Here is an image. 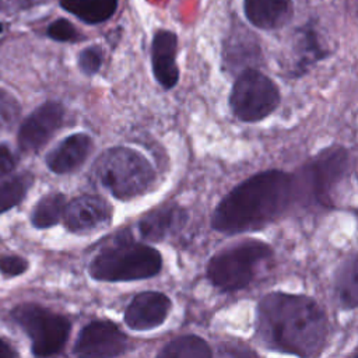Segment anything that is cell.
Wrapping results in <instances>:
<instances>
[{
	"instance_id": "1",
	"label": "cell",
	"mask_w": 358,
	"mask_h": 358,
	"mask_svg": "<svg viewBox=\"0 0 358 358\" xmlns=\"http://www.w3.org/2000/svg\"><path fill=\"white\" fill-rule=\"evenodd\" d=\"M327 330V317L310 296L275 291L257 305L256 336L268 350L316 357L324 348Z\"/></svg>"
},
{
	"instance_id": "2",
	"label": "cell",
	"mask_w": 358,
	"mask_h": 358,
	"mask_svg": "<svg viewBox=\"0 0 358 358\" xmlns=\"http://www.w3.org/2000/svg\"><path fill=\"white\" fill-rule=\"evenodd\" d=\"M294 201V175L268 169L252 175L225 194L211 215L221 234L257 231L275 221Z\"/></svg>"
},
{
	"instance_id": "3",
	"label": "cell",
	"mask_w": 358,
	"mask_h": 358,
	"mask_svg": "<svg viewBox=\"0 0 358 358\" xmlns=\"http://www.w3.org/2000/svg\"><path fill=\"white\" fill-rule=\"evenodd\" d=\"M91 175L98 185L122 201L147 193L155 182V171L148 159L126 145L105 150L95 159Z\"/></svg>"
},
{
	"instance_id": "4",
	"label": "cell",
	"mask_w": 358,
	"mask_h": 358,
	"mask_svg": "<svg viewBox=\"0 0 358 358\" xmlns=\"http://www.w3.org/2000/svg\"><path fill=\"white\" fill-rule=\"evenodd\" d=\"M162 268L161 253L145 243L122 239L101 249L88 266L95 281L129 282L151 278Z\"/></svg>"
},
{
	"instance_id": "5",
	"label": "cell",
	"mask_w": 358,
	"mask_h": 358,
	"mask_svg": "<svg viewBox=\"0 0 358 358\" xmlns=\"http://www.w3.org/2000/svg\"><path fill=\"white\" fill-rule=\"evenodd\" d=\"M350 169V152L331 145L319 152L308 165L294 175V201L329 207L333 193Z\"/></svg>"
},
{
	"instance_id": "6",
	"label": "cell",
	"mask_w": 358,
	"mask_h": 358,
	"mask_svg": "<svg viewBox=\"0 0 358 358\" xmlns=\"http://www.w3.org/2000/svg\"><path fill=\"white\" fill-rule=\"evenodd\" d=\"M271 257L273 249L268 243L246 239L211 256L206 274L215 288L225 292L239 291L253 281L257 267Z\"/></svg>"
},
{
	"instance_id": "7",
	"label": "cell",
	"mask_w": 358,
	"mask_h": 358,
	"mask_svg": "<svg viewBox=\"0 0 358 358\" xmlns=\"http://www.w3.org/2000/svg\"><path fill=\"white\" fill-rule=\"evenodd\" d=\"M277 84L255 67L242 70L232 84L229 108L232 115L245 123H256L270 116L280 105Z\"/></svg>"
},
{
	"instance_id": "8",
	"label": "cell",
	"mask_w": 358,
	"mask_h": 358,
	"mask_svg": "<svg viewBox=\"0 0 358 358\" xmlns=\"http://www.w3.org/2000/svg\"><path fill=\"white\" fill-rule=\"evenodd\" d=\"M14 320L31 338L32 354L50 357L59 354L70 336V320L36 303H22L13 310Z\"/></svg>"
},
{
	"instance_id": "9",
	"label": "cell",
	"mask_w": 358,
	"mask_h": 358,
	"mask_svg": "<svg viewBox=\"0 0 358 358\" xmlns=\"http://www.w3.org/2000/svg\"><path fill=\"white\" fill-rule=\"evenodd\" d=\"M129 338L109 320H92L78 333L73 354L78 357H119L129 350Z\"/></svg>"
},
{
	"instance_id": "10",
	"label": "cell",
	"mask_w": 358,
	"mask_h": 358,
	"mask_svg": "<svg viewBox=\"0 0 358 358\" xmlns=\"http://www.w3.org/2000/svg\"><path fill=\"white\" fill-rule=\"evenodd\" d=\"M64 119V108L56 101H48L36 108L21 124L18 145L22 151L32 152L42 148L59 130Z\"/></svg>"
},
{
	"instance_id": "11",
	"label": "cell",
	"mask_w": 358,
	"mask_h": 358,
	"mask_svg": "<svg viewBox=\"0 0 358 358\" xmlns=\"http://www.w3.org/2000/svg\"><path fill=\"white\" fill-rule=\"evenodd\" d=\"M63 220L70 232L88 234L109 225L112 206L101 196L83 194L66 204Z\"/></svg>"
},
{
	"instance_id": "12",
	"label": "cell",
	"mask_w": 358,
	"mask_h": 358,
	"mask_svg": "<svg viewBox=\"0 0 358 358\" xmlns=\"http://www.w3.org/2000/svg\"><path fill=\"white\" fill-rule=\"evenodd\" d=\"M172 309V301L159 291L137 294L124 310V323L130 330L147 331L159 327Z\"/></svg>"
},
{
	"instance_id": "13",
	"label": "cell",
	"mask_w": 358,
	"mask_h": 358,
	"mask_svg": "<svg viewBox=\"0 0 358 358\" xmlns=\"http://www.w3.org/2000/svg\"><path fill=\"white\" fill-rule=\"evenodd\" d=\"M176 52L178 36L172 31H157L151 43V67L157 83L164 90L173 88L179 81Z\"/></svg>"
},
{
	"instance_id": "14",
	"label": "cell",
	"mask_w": 358,
	"mask_h": 358,
	"mask_svg": "<svg viewBox=\"0 0 358 358\" xmlns=\"http://www.w3.org/2000/svg\"><path fill=\"white\" fill-rule=\"evenodd\" d=\"M187 211L176 204H165L150 211L138 221V234L144 241L161 242L180 231L187 222Z\"/></svg>"
},
{
	"instance_id": "15",
	"label": "cell",
	"mask_w": 358,
	"mask_h": 358,
	"mask_svg": "<svg viewBox=\"0 0 358 358\" xmlns=\"http://www.w3.org/2000/svg\"><path fill=\"white\" fill-rule=\"evenodd\" d=\"M92 148V138L87 133H74L62 140L48 155V168L59 175L80 168Z\"/></svg>"
},
{
	"instance_id": "16",
	"label": "cell",
	"mask_w": 358,
	"mask_h": 358,
	"mask_svg": "<svg viewBox=\"0 0 358 358\" xmlns=\"http://www.w3.org/2000/svg\"><path fill=\"white\" fill-rule=\"evenodd\" d=\"M246 20L259 29L273 31L287 25L292 15V0H243Z\"/></svg>"
},
{
	"instance_id": "17",
	"label": "cell",
	"mask_w": 358,
	"mask_h": 358,
	"mask_svg": "<svg viewBox=\"0 0 358 358\" xmlns=\"http://www.w3.org/2000/svg\"><path fill=\"white\" fill-rule=\"evenodd\" d=\"M260 59V46L250 32H235L227 39L222 52V60L229 70H245L252 67Z\"/></svg>"
},
{
	"instance_id": "18",
	"label": "cell",
	"mask_w": 358,
	"mask_h": 358,
	"mask_svg": "<svg viewBox=\"0 0 358 358\" xmlns=\"http://www.w3.org/2000/svg\"><path fill=\"white\" fill-rule=\"evenodd\" d=\"M294 55L295 62L292 67V74L301 76L305 74V71L316 62L324 59L327 56V52L320 45L315 29L305 27L296 34L294 42Z\"/></svg>"
},
{
	"instance_id": "19",
	"label": "cell",
	"mask_w": 358,
	"mask_h": 358,
	"mask_svg": "<svg viewBox=\"0 0 358 358\" xmlns=\"http://www.w3.org/2000/svg\"><path fill=\"white\" fill-rule=\"evenodd\" d=\"M59 3L63 10L90 25L108 21L117 8V0H59Z\"/></svg>"
},
{
	"instance_id": "20",
	"label": "cell",
	"mask_w": 358,
	"mask_h": 358,
	"mask_svg": "<svg viewBox=\"0 0 358 358\" xmlns=\"http://www.w3.org/2000/svg\"><path fill=\"white\" fill-rule=\"evenodd\" d=\"M358 266H357V256H351L344 264L340 267L336 275V296L341 308L352 310L358 305Z\"/></svg>"
},
{
	"instance_id": "21",
	"label": "cell",
	"mask_w": 358,
	"mask_h": 358,
	"mask_svg": "<svg viewBox=\"0 0 358 358\" xmlns=\"http://www.w3.org/2000/svg\"><path fill=\"white\" fill-rule=\"evenodd\" d=\"M157 355L165 358H208L213 355V351L201 337L185 334L166 343Z\"/></svg>"
},
{
	"instance_id": "22",
	"label": "cell",
	"mask_w": 358,
	"mask_h": 358,
	"mask_svg": "<svg viewBox=\"0 0 358 358\" xmlns=\"http://www.w3.org/2000/svg\"><path fill=\"white\" fill-rule=\"evenodd\" d=\"M66 207V197L62 193L53 192L42 197L35 206L31 221L35 228L43 229L56 225L63 218V211Z\"/></svg>"
},
{
	"instance_id": "23",
	"label": "cell",
	"mask_w": 358,
	"mask_h": 358,
	"mask_svg": "<svg viewBox=\"0 0 358 358\" xmlns=\"http://www.w3.org/2000/svg\"><path fill=\"white\" fill-rule=\"evenodd\" d=\"M32 178L29 175H20L10 180L0 183V214L17 206L27 194Z\"/></svg>"
},
{
	"instance_id": "24",
	"label": "cell",
	"mask_w": 358,
	"mask_h": 358,
	"mask_svg": "<svg viewBox=\"0 0 358 358\" xmlns=\"http://www.w3.org/2000/svg\"><path fill=\"white\" fill-rule=\"evenodd\" d=\"M20 110L18 101L8 91L0 88V134L15 124Z\"/></svg>"
},
{
	"instance_id": "25",
	"label": "cell",
	"mask_w": 358,
	"mask_h": 358,
	"mask_svg": "<svg viewBox=\"0 0 358 358\" xmlns=\"http://www.w3.org/2000/svg\"><path fill=\"white\" fill-rule=\"evenodd\" d=\"M102 50L99 46L92 45L83 49L78 55V67L83 74L94 76L99 71L102 66Z\"/></svg>"
},
{
	"instance_id": "26",
	"label": "cell",
	"mask_w": 358,
	"mask_h": 358,
	"mask_svg": "<svg viewBox=\"0 0 358 358\" xmlns=\"http://www.w3.org/2000/svg\"><path fill=\"white\" fill-rule=\"evenodd\" d=\"M48 36L57 42H77L80 41L81 35L76 29V27L66 18H59L53 21L46 31Z\"/></svg>"
},
{
	"instance_id": "27",
	"label": "cell",
	"mask_w": 358,
	"mask_h": 358,
	"mask_svg": "<svg viewBox=\"0 0 358 358\" xmlns=\"http://www.w3.org/2000/svg\"><path fill=\"white\" fill-rule=\"evenodd\" d=\"M28 268V262L20 256H1L0 271L7 277L22 274Z\"/></svg>"
},
{
	"instance_id": "28",
	"label": "cell",
	"mask_w": 358,
	"mask_h": 358,
	"mask_svg": "<svg viewBox=\"0 0 358 358\" xmlns=\"http://www.w3.org/2000/svg\"><path fill=\"white\" fill-rule=\"evenodd\" d=\"M14 165H15V158L11 150L6 144H1L0 145V178L11 172Z\"/></svg>"
},
{
	"instance_id": "29",
	"label": "cell",
	"mask_w": 358,
	"mask_h": 358,
	"mask_svg": "<svg viewBox=\"0 0 358 358\" xmlns=\"http://www.w3.org/2000/svg\"><path fill=\"white\" fill-rule=\"evenodd\" d=\"M15 352L8 347L7 343H4L0 338V358H8V357H14Z\"/></svg>"
},
{
	"instance_id": "30",
	"label": "cell",
	"mask_w": 358,
	"mask_h": 358,
	"mask_svg": "<svg viewBox=\"0 0 358 358\" xmlns=\"http://www.w3.org/2000/svg\"><path fill=\"white\" fill-rule=\"evenodd\" d=\"M1 32H3V25L0 24V34H1Z\"/></svg>"
}]
</instances>
